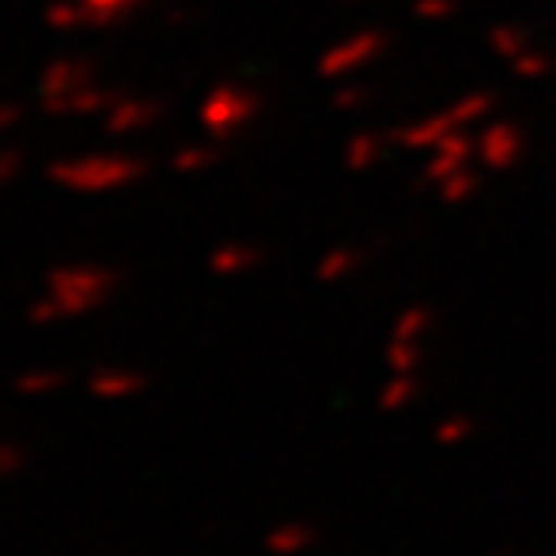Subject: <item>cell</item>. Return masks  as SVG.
I'll return each instance as SVG.
<instances>
[{"mask_svg": "<svg viewBox=\"0 0 556 556\" xmlns=\"http://www.w3.org/2000/svg\"><path fill=\"white\" fill-rule=\"evenodd\" d=\"M364 263H367L364 248H356V243H337V248H329V252L317 260L313 275H317V282H325V287H337V282L356 275Z\"/></svg>", "mask_w": 556, "mask_h": 556, "instance_id": "11", "label": "cell"}, {"mask_svg": "<svg viewBox=\"0 0 556 556\" xmlns=\"http://www.w3.org/2000/svg\"><path fill=\"white\" fill-rule=\"evenodd\" d=\"M24 464H27V456H24V448H20V444L0 441V479L16 476V471L24 468Z\"/></svg>", "mask_w": 556, "mask_h": 556, "instance_id": "21", "label": "cell"}, {"mask_svg": "<svg viewBox=\"0 0 556 556\" xmlns=\"http://www.w3.org/2000/svg\"><path fill=\"white\" fill-rule=\"evenodd\" d=\"M337 4H356V0H337Z\"/></svg>", "mask_w": 556, "mask_h": 556, "instance_id": "23", "label": "cell"}, {"mask_svg": "<svg viewBox=\"0 0 556 556\" xmlns=\"http://www.w3.org/2000/svg\"><path fill=\"white\" fill-rule=\"evenodd\" d=\"M379 399H382V409H399V406H406V402L414 399V382L402 379V375H399V379H391L387 387H382Z\"/></svg>", "mask_w": 556, "mask_h": 556, "instance_id": "18", "label": "cell"}, {"mask_svg": "<svg viewBox=\"0 0 556 556\" xmlns=\"http://www.w3.org/2000/svg\"><path fill=\"white\" fill-rule=\"evenodd\" d=\"M93 81H101V66L89 54H62L51 59L39 74V109L47 116H70V104L81 89H89Z\"/></svg>", "mask_w": 556, "mask_h": 556, "instance_id": "4", "label": "cell"}, {"mask_svg": "<svg viewBox=\"0 0 556 556\" xmlns=\"http://www.w3.org/2000/svg\"><path fill=\"white\" fill-rule=\"evenodd\" d=\"M163 121V101L139 93H121V101L104 113V131L109 136H139Z\"/></svg>", "mask_w": 556, "mask_h": 556, "instance_id": "6", "label": "cell"}, {"mask_svg": "<svg viewBox=\"0 0 556 556\" xmlns=\"http://www.w3.org/2000/svg\"><path fill=\"white\" fill-rule=\"evenodd\" d=\"M148 4L151 0H81V12H86L89 31H116V27L131 24Z\"/></svg>", "mask_w": 556, "mask_h": 556, "instance_id": "10", "label": "cell"}, {"mask_svg": "<svg viewBox=\"0 0 556 556\" xmlns=\"http://www.w3.org/2000/svg\"><path fill=\"white\" fill-rule=\"evenodd\" d=\"M70 387V371L66 367H27L12 379V391L20 399H43V394H54Z\"/></svg>", "mask_w": 556, "mask_h": 556, "instance_id": "12", "label": "cell"}, {"mask_svg": "<svg viewBox=\"0 0 556 556\" xmlns=\"http://www.w3.org/2000/svg\"><path fill=\"white\" fill-rule=\"evenodd\" d=\"M43 24L59 35H78L89 31L86 27V12H81V0H51L43 9Z\"/></svg>", "mask_w": 556, "mask_h": 556, "instance_id": "15", "label": "cell"}, {"mask_svg": "<svg viewBox=\"0 0 556 556\" xmlns=\"http://www.w3.org/2000/svg\"><path fill=\"white\" fill-rule=\"evenodd\" d=\"M20 121H24V109L16 101H0V136L16 128Z\"/></svg>", "mask_w": 556, "mask_h": 556, "instance_id": "22", "label": "cell"}, {"mask_svg": "<svg viewBox=\"0 0 556 556\" xmlns=\"http://www.w3.org/2000/svg\"><path fill=\"white\" fill-rule=\"evenodd\" d=\"M24 174V151L0 148V186H12Z\"/></svg>", "mask_w": 556, "mask_h": 556, "instance_id": "20", "label": "cell"}, {"mask_svg": "<svg viewBox=\"0 0 556 556\" xmlns=\"http://www.w3.org/2000/svg\"><path fill=\"white\" fill-rule=\"evenodd\" d=\"M151 174V159L139 151H86V155L54 159L47 182L70 193H113L139 186Z\"/></svg>", "mask_w": 556, "mask_h": 556, "instance_id": "1", "label": "cell"}, {"mask_svg": "<svg viewBox=\"0 0 556 556\" xmlns=\"http://www.w3.org/2000/svg\"><path fill=\"white\" fill-rule=\"evenodd\" d=\"M220 159H225V143H217V139H208V143H186V148H178L170 155V170L205 174V170H213V166H220Z\"/></svg>", "mask_w": 556, "mask_h": 556, "instance_id": "13", "label": "cell"}, {"mask_svg": "<svg viewBox=\"0 0 556 556\" xmlns=\"http://www.w3.org/2000/svg\"><path fill=\"white\" fill-rule=\"evenodd\" d=\"M124 275L104 263H62L47 275V294L62 305L70 317H89V313L104 309L121 290Z\"/></svg>", "mask_w": 556, "mask_h": 556, "instance_id": "2", "label": "cell"}, {"mask_svg": "<svg viewBox=\"0 0 556 556\" xmlns=\"http://www.w3.org/2000/svg\"><path fill=\"white\" fill-rule=\"evenodd\" d=\"M387 51V35L382 31H356L348 39H337L332 47H325L321 59H317V78L325 81H344L348 74L364 70L367 62H375Z\"/></svg>", "mask_w": 556, "mask_h": 556, "instance_id": "5", "label": "cell"}, {"mask_svg": "<svg viewBox=\"0 0 556 556\" xmlns=\"http://www.w3.org/2000/svg\"><path fill=\"white\" fill-rule=\"evenodd\" d=\"M263 260H267V252H263L260 243H248V240L220 243L217 252L208 255V275H217V278L252 275V270L263 267Z\"/></svg>", "mask_w": 556, "mask_h": 556, "instance_id": "8", "label": "cell"}, {"mask_svg": "<svg viewBox=\"0 0 556 556\" xmlns=\"http://www.w3.org/2000/svg\"><path fill=\"white\" fill-rule=\"evenodd\" d=\"M27 321L39 325V329H51V325L66 321V313H62V305L54 302L51 294H43L39 302H31V309H27Z\"/></svg>", "mask_w": 556, "mask_h": 556, "instance_id": "17", "label": "cell"}, {"mask_svg": "<svg viewBox=\"0 0 556 556\" xmlns=\"http://www.w3.org/2000/svg\"><path fill=\"white\" fill-rule=\"evenodd\" d=\"M317 541H321V533H317L313 521H278V526H270V530L263 533V548H267L270 556H302V553H309Z\"/></svg>", "mask_w": 556, "mask_h": 556, "instance_id": "9", "label": "cell"}, {"mask_svg": "<svg viewBox=\"0 0 556 556\" xmlns=\"http://www.w3.org/2000/svg\"><path fill=\"white\" fill-rule=\"evenodd\" d=\"M441 131H444L441 121H426V124H417V128H409V131H399V139L406 143V148H426V143H433Z\"/></svg>", "mask_w": 556, "mask_h": 556, "instance_id": "19", "label": "cell"}, {"mask_svg": "<svg viewBox=\"0 0 556 556\" xmlns=\"http://www.w3.org/2000/svg\"><path fill=\"white\" fill-rule=\"evenodd\" d=\"M382 159V139L371 136V131H356V136L344 143V166L352 174H364L371 170L375 163Z\"/></svg>", "mask_w": 556, "mask_h": 556, "instance_id": "14", "label": "cell"}, {"mask_svg": "<svg viewBox=\"0 0 556 556\" xmlns=\"http://www.w3.org/2000/svg\"><path fill=\"white\" fill-rule=\"evenodd\" d=\"M371 101V89L356 86V81H337V93H332V109L337 113H352V109H364Z\"/></svg>", "mask_w": 556, "mask_h": 556, "instance_id": "16", "label": "cell"}, {"mask_svg": "<svg viewBox=\"0 0 556 556\" xmlns=\"http://www.w3.org/2000/svg\"><path fill=\"white\" fill-rule=\"evenodd\" d=\"M263 116V93L243 81H217L198 104V124L208 139L236 143Z\"/></svg>", "mask_w": 556, "mask_h": 556, "instance_id": "3", "label": "cell"}, {"mask_svg": "<svg viewBox=\"0 0 556 556\" xmlns=\"http://www.w3.org/2000/svg\"><path fill=\"white\" fill-rule=\"evenodd\" d=\"M86 387H89V394L101 402H131L148 391L151 379H148V371H139V367H97Z\"/></svg>", "mask_w": 556, "mask_h": 556, "instance_id": "7", "label": "cell"}]
</instances>
